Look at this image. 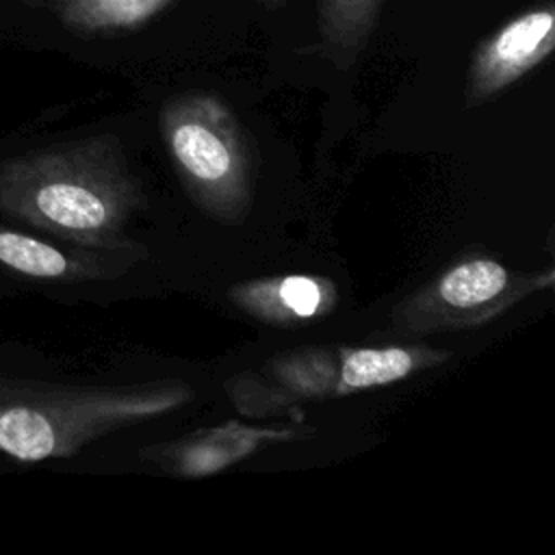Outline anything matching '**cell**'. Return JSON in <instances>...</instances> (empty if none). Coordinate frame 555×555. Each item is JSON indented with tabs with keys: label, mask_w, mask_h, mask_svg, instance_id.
<instances>
[{
	"label": "cell",
	"mask_w": 555,
	"mask_h": 555,
	"mask_svg": "<svg viewBox=\"0 0 555 555\" xmlns=\"http://www.w3.org/2000/svg\"><path fill=\"white\" fill-rule=\"evenodd\" d=\"M143 182L108 128L52 130L30 119L0 132V219L89 247H139L128 225Z\"/></svg>",
	"instance_id": "1"
},
{
	"label": "cell",
	"mask_w": 555,
	"mask_h": 555,
	"mask_svg": "<svg viewBox=\"0 0 555 555\" xmlns=\"http://www.w3.org/2000/svg\"><path fill=\"white\" fill-rule=\"evenodd\" d=\"M160 132L178 178L215 219H241L254 193V160L230 106L212 93L189 91L165 102Z\"/></svg>",
	"instance_id": "2"
},
{
	"label": "cell",
	"mask_w": 555,
	"mask_h": 555,
	"mask_svg": "<svg viewBox=\"0 0 555 555\" xmlns=\"http://www.w3.org/2000/svg\"><path fill=\"white\" fill-rule=\"evenodd\" d=\"M553 282V269L512 271L488 256L464 258L405 297L392 312V327L401 334L470 330L533 293L551 291Z\"/></svg>",
	"instance_id": "3"
},
{
	"label": "cell",
	"mask_w": 555,
	"mask_h": 555,
	"mask_svg": "<svg viewBox=\"0 0 555 555\" xmlns=\"http://www.w3.org/2000/svg\"><path fill=\"white\" fill-rule=\"evenodd\" d=\"M143 247H89L0 219V299H80L128 275Z\"/></svg>",
	"instance_id": "4"
},
{
	"label": "cell",
	"mask_w": 555,
	"mask_h": 555,
	"mask_svg": "<svg viewBox=\"0 0 555 555\" xmlns=\"http://www.w3.org/2000/svg\"><path fill=\"white\" fill-rule=\"evenodd\" d=\"M555 48V11L551 2L531 7L486 37L466 72V106L496 98L538 67Z\"/></svg>",
	"instance_id": "5"
},
{
	"label": "cell",
	"mask_w": 555,
	"mask_h": 555,
	"mask_svg": "<svg viewBox=\"0 0 555 555\" xmlns=\"http://www.w3.org/2000/svg\"><path fill=\"white\" fill-rule=\"evenodd\" d=\"M338 349H299L271 360L258 375H245L232 397L245 412H269L297 401L338 397Z\"/></svg>",
	"instance_id": "6"
},
{
	"label": "cell",
	"mask_w": 555,
	"mask_h": 555,
	"mask_svg": "<svg viewBox=\"0 0 555 555\" xmlns=\"http://www.w3.org/2000/svg\"><path fill=\"white\" fill-rule=\"evenodd\" d=\"M293 429H262L238 423H225L219 427L193 431L176 442L152 449L154 462L165 470L182 477H206L223 470L254 451L295 438Z\"/></svg>",
	"instance_id": "7"
},
{
	"label": "cell",
	"mask_w": 555,
	"mask_h": 555,
	"mask_svg": "<svg viewBox=\"0 0 555 555\" xmlns=\"http://www.w3.org/2000/svg\"><path fill=\"white\" fill-rule=\"evenodd\" d=\"M228 299L245 314L271 325H297L330 314L338 293L323 275H275L232 286Z\"/></svg>",
	"instance_id": "8"
},
{
	"label": "cell",
	"mask_w": 555,
	"mask_h": 555,
	"mask_svg": "<svg viewBox=\"0 0 555 555\" xmlns=\"http://www.w3.org/2000/svg\"><path fill=\"white\" fill-rule=\"evenodd\" d=\"M338 397L390 386L423 369L438 366L451 353L427 345H388V347H340Z\"/></svg>",
	"instance_id": "9"
},
{
	"label": "cell",
	"mask_w": 555,
	"mask_h": 555,
	"mask_svg": "<svg viewBox=\"0 0 555 555\" xmlns=\"http://www.w3.org/2000/svg\"><path fill=\"white\" fill-rule=\"evenodd\" d=\"M173 0H43L52 20L72 35L95 37L132 30L156 17Z\"/></svg>",
	"instance_id": "10"
},
{
	"label": "cell",
	"mask_w": 555,
	"mask_h": 555,
	"mask_svg": "<svg viewBox=\"0 0 555 555\" xmlns=\"http://www.w3.org/2000/svg\"><path fill=\"white\" fill-rule=\"evenodd\" d=\"M384 0H317L319 37L325 56L347 69L369 46Z\"/></svg>",
	"instance_id": "11"
},
{
	"label": "cell",
	"mask_w": 555,
	"mask_h": 555,
	"mask_svg": "<svg viewBox=\"0 0 555 555\" xmlns=\"http://www.w3.org/2000/svg\"><path fill=\"white\" fill-rule=\"evenodd\" d=\"M20 464L15 462V460H11L9 455H4V453H0V475L2 473H11L13 468H17Z\"/></svg>",
	"instance_id": "12"
},
{
	"label": "cell",
	"mask_w": 555,
	"mask_h": 555,
	"mask_svg": "<svg viewBox=\"0 0 555 555\" xmlns=\"http://www.w3.org/2000/svg\"><path fill=\"white\" fill-rule=\"evenodd\" d=\"M256 2L262 4L264 9H280V7H284L286 0H256Z\"/></svg>",
	"instance_id": "13"
},
{
	"label": "cell",
	"mask_w": 555,
	"mask_h": 555,
	"mask_svg": "<svg viewBox=\"0 0 555 555\" xmlns=\"http://www.w3.org/2000/svg\"><path fill=\"white\" fill-rule=\"evenodd\" d=\"M15 2H20V4L26 7V9H41V2H43V0H15Z\"/></svg>",
	"instance_id": "14"
}]
</instances>
